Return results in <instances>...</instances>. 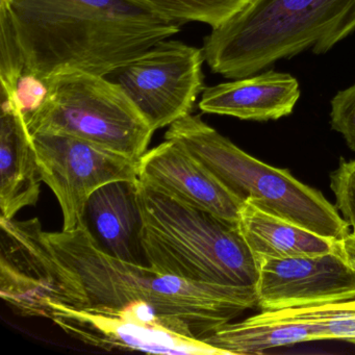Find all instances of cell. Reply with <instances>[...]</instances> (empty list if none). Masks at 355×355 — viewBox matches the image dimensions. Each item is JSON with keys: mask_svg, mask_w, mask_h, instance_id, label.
<instances>
[{"mask_svg": "<svg viewBox=\"0 0 355 355\" xmlns=\"http://www.w3.org/2000/svg\"><path fill=\"white\" fill-rule=\"evenodd\" d=\"M182 26L130 0H0V82L107 76Z\"/></svg>", "mask_w": 355, "mask_h": 355, "instance_id": "1", "label": "cell"}, {"mask_svg": "<svg viewBox=\"0 0 355 355\" xmlns=\"http://www.w3.org/2000/svg\"><path fill=\"white\" fill-rule=\"evenodd\" d=\"M43 234L59 263V305L124 315L199 340L257 307L254 288L187 282L117 259L97 246L85 224Z\"/></svg>", "mask_w": 355, "mask_h": 355, "instance_id": "2", "label": "cell"}, {"mask_svg": "<svg viewBox=\"0 0 355 355\" xmlns=\"http://www.w3.org/2000/svg\"><path fill=\"white\" fill-rule=\"evenodd\" d=\"M355 33V0H251L203 39L205 62L228 80L311 51L324 55Z\"/></svg>", "mask_w": 355, "mask_h": 355, "instance_id": "3", "label": "cell"}, {"mask_svg": "<svg viewBox=\"0 0 355 355\" xmlns=\"http://www.w3.org/2000/svg\"><path fill=\"white\" fill-rule=\"evenodd\" d=\"M147 265L197 284L254 288L259 270L238 224L138 182Z\"/></svg>", "mask_w": 355, "mask_h": 355, "instance_id": "4", "label": "cell"}, {"mask_svg": "<svg viewBox=\"0 0 355 355\" xmlns=\"http://www.w3.org/2000/svg\"><path fill=\"white\" fill-rule=\"evenodd\" d=\"M165 140L184 147L241 200L249 199L268 213L332 240L350 234L348 224L323 193L303 184L288 170L245 153L200 116L189 114L174 122Z\"/></svg>", "mask_w": 355, "mask_h": 355, "instance_id": "5", "label": "cell"}, {"mask_svg": "<svg viewBox=\"0 0 355 355\" xmlns=\"http://www.w3.org/2000/svg\"><path fill=\"white\" fill-rule=\"evenodd\" d=\"M42 107L26 119L35 134L67 135L139 161L155 130L107 76L69 72L49 80Z\"/></svg>", "mask_w": 355, "mask_h": 355, "instance_id": "6", "label": "cell"}, {"mask_svg": "<svg viewBox=\"0 0 355 355\" xmlns=\"http://www.w3.org/2000/svg\"><path fill=\"white\" fill-rule=\"evenodd\" d=\"M205 62L202 49L165 39L107 78L121 87L155 132L192 114L205 89Z\"/></svg>", "mask_w": 355, "mask_h": 355, "instance_id": "7", "label": "cell"}, {"mask_svg": "<svg viewBox=\"0 0 355 355\" xmlns=\"http://www.w3.org/2000/svg\"><path fill=\"white\" fill-rule=\"evenodd\" d=\"M43 182L57 197L64 232L84 224L91 195L118 180H139V161L67 135H32Z\"/></svg>", "mask_w": 355, "mask_h": 355, "instance_id": "8", "label": "cell"}, {"mask_svg": "<svg viewBox=\"0 0 355 355\" xmlns=\"http://www.w3.org/2000/svg\"><path fill=\"white\" fill-rule=\"evenodd\" d=\"M0 297L15 315L51 319L61 301L59 263L37 218H0Z\"/></svg>", "mask_w": 355, "mask_h": 355, "instance_id": "9", "label": "cell"}, {"mask_svg": "<svg viewBox=\"0 0 355 355\" xmlns=\"http://www.w3.org/2000/svg\"><path fill=\"white\" fill-rule=\"evenodd\" d=\"M254 286L261 311L306 309L355 299V270L338 246L330 252L257 261Z\"/></svg>", "mask_w": 355, "mask_h": 355, "instance_id": "10", "label": "cell"}, {"mask_svg": "<svg viewBox=\"0 0 355 355\" xmlns=\"http://www.w3.org/2000/svg\"><path fill=\"white\" fill-rule=\"evenodd\" d=\"M51 320L74 340L110 352L140 351L151 354L228 355L226 351L203 340L115 313L51 304Z\"/></svg>", "mask_w": 355, "mask_h": 355, "instance_id": "11", "label": "cell"}, {"mask_svg": "<svg viewBox=\"0 0 355 355\" xmlns=\"http://www.w3.org/2000/svg\"><path fill=\"white\" fill-rule=\"evenodd\" d=\"M139 180L178 200L238 224L241 200L205 165L173 141L165 140L139 159Z\"/></svg>", "mask_w": 355, "mask_h": 355, "instance_id": "12", "label": "cell"}, {"mask_svg": "<svg viewBox=\"0 0 355 355\" xmlns=\"http://www.w3.org/2000/svg\"><path fill=\"white\" fill-rule=\"evenodd\" d=\"M300 95L298 80L290 73L263 70L205 88L198 107L202 113L246 121H275L293 113Z\"/></svg>", "mask_w": 355, "mask_h": 355, "instance_id": "13", "label": "cell"}, {"mask_svg": "<svg viewBox=\"0 0 355 355\" xmlns=\"http://www.w3.org/2000/svg\"><path fill=\"white\" fill-rule=\"evenodd\" d=\"M330 340L322 322V307L261 311L236 323H227L205 342L228 355L263 354L299 343Z\"/></svg>", "mask_w": 355, "mask_h": 355, "instance_id": "14", "label": "cell"}, {"mask_svg": "<svg viewBox=\"0 0 355 355\" xmlns=\"http://www.w3.org/2000/svg\"><path fill=\"white\" fill-rule=\"evenodd\" d=\"M138 182L118 180L95 191L87 203L84 224L101 250L128 263L147 265Z\"/></svg>", "mask_w": 355, "mask_h": 355, "instance_id": "15", "label": "cell"}, {"mask_svg": "<svg viewBox=\"0 0 355 355\" xmlns=\"http://www.w3.org/2000/svg\"><path fill=\"white\" fill-rule=\"evenodd\" d=\"M42 180L32 134L24 116L1 96L0 117V209L1 219L36 205Z\"/></svg>", "mask_w": 355, "mask_h": 355, "instance_id": "16", "label": "cell"}, {"mask_svg": "<svg viewBox=\"0 0 355 355\" xmlns=\"http://www.w3.org/2000/svg\"><path fill=\"white\" fill-rule=\"evenodd\" d=\"M238 227L257 261L323 254L338 247V241L268 213L249 199L241 207Z\"/></svg>", "mask_w": 355, "mask_h": 355, "instance_id": "17", "label": "cell"}, {"mask_svg": "<svg viewBox=\"0 0 355 355\" xmlns=\"http://www.w3.org/2000/svg\"><path fill=\"white\" fill-rule=\"evenodd\" d=\"M163 17L180 22H200L217 28L242 11L251 0H130Z\"/></svg>", "mask_w": 355, "mask_h": 355, "instance_id": "18", "label": "cell"}, {"mask_svg": "<svg viewBox=\"0 0 355 355\" xmlns=\"http://www.w3.org/2000/svg\"><path fill=\"white\" fill-rule=\"evenodd\" d=\"M49 92V80L28 72H21L8 82H1V96L11 101L21 112L24 119H28L42 107Z\"/></svg>", "mask_w": 355, "mask_h": 355, "instance_id": "19", "label": "cell"}, {"mask_svg": "<svg viewBox=\"0 0 355 355\" xmlns=\"http://www.w3.org/2000/svg\"><path fill=\"white\" fill-rule=\"evenodd\" d=\"M329 180L334 205L355 234V159H340L338 168L330 173Z\"/></svg>", "mask_w": 355, "mask_h": 355, "instance_id": "20", "label": "cell"}, {"mask_svg": "<svg viewBox=\"0 0 355 355\" xmlns=\"http://www.w3.org/2000/svg\"><path fill=\"white\" fill-rule=\"evenodd\" d=\"M329 116L332 130L342 135L355 153V83L332 97Z\"/></svg>", "mask_w": 355, "mask_h": 355, "instance_id": "21", "label": "cell"}, {"mask_svg": "<svg viewBox=\"0 0 355 355\" xmlns=\"http://www.w3.org/2000/svg\"><path fill=\"white\" fill-rule=\"evenodd\" d=\"M322 322L330 340H346L355 345V299L324 305Z\"/></svg>", "mask_w": 355, "mask_h": 355, "instance_id": "22", "label": "cell"}, {"mask_svg": "<svg viewBox=\"0 0 355 355\" xmlns=\"http://www.w3.org/2000/svg\"><path fill=\"white\" fill-rule=\"evenodd\" d=\"M338 249L347 263L355 270V234H347L342 240L338 241Z\"/></svg>", "mask_w": 355, "mask_h": 355, "instance_id": "23", "label": "cell"}]
</instances>
